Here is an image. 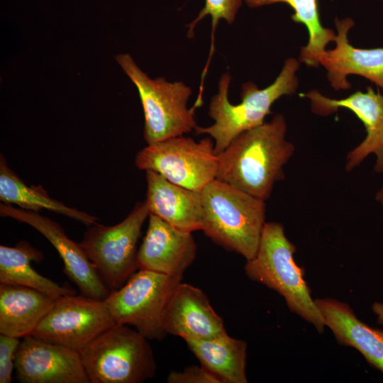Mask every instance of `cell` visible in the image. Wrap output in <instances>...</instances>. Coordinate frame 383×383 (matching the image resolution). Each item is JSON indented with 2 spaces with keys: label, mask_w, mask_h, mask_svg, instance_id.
Segmentation results:
<instances>
[{
  "label": "cell",
  "mask_w": 383,
  "mask_h": 383,
  "mask_svg": "<svg viewBox=\"0 0 383 383\" xmlns=\"http://www.w3.org/2000/svg\"><path fill=\"white\" fill-rule=\"evenodd\" d=\"M287 123L282 114L246 131L218 155L216 178L266 201L274 184L284 179V166L294 145L285 138Z\"/></svg>",
  "instance_id": "obj_1"
},
{
  "label": "cell",
  "mask_w": 383,
  "mask_h": 383,
  "mask_svg": "<svg viewBox=\"0 0 383 383\" xmlns=\"http://www.w3.org/2000/svg\"><path fill=\"white\" fill-rule=\"evenodd\" d=\"M201 231L246 260L257 253L265 222V201L215 179L201 192Z\"/></svg>",
  "instance_id": "obj_2"
},
{
  "label": "cell",
  "mask_w": 383,
  "mask_h": 383,
  "mask_svg": "<svg viewBox=\"0 0 383 383\" xmlns=\"http://www.w3.org/2000/svg\"><path fill=\"white\" fill-rule=\"evenodd\" d=\"M299 67V61L290 57L285 60L279 74L268 87L260 89L252 82L243 83L241 101L238 104L229 101L231 76L228 72L223 73L218 81V92L211 97L209 107V116L214 123L208 127L197 126L196 133H206L213 138L215 152L220 154L240 133L262 125L265 118L271 113L274 101L296 91Z\"/></svg>",
  "instance_id": "obj_3"
},
{
  "label": "cell",
  "mask_w": 383,
  "mask_h": 383,
  "mask_svg": "<svg viewBox=\"0 0 383 383\" xmlns=\"http://www.w3.org/2000/svg\"><path fill=\"white\" fill-rule=\"evenodd\" d=\"M296 246L287 238L282 224L266 222L255 257L244 270L249 279L261 283L282 296L289 310L323 333L325 318L311 298L304 279V270L294 259Z\"/></svg>",
  "instance_id": "obj_4"
},
{
  "label": "cell",
  "mask_w": 383,
  "mask_h": 383,
  "mask_svg": "<svg viewBox=\"0 0 383 383\" xmlns=\"http://www.w3.org/2000/svg\"><path fill=\"white\" fill-rule=\"evenodd\" d=\"M148 340L128 325L115 323L81 352L90 383H141L157 364Z\"/></svg>",
  "instance_id": "obj_5"
},
{
  "label": "cell",
  "mask_w": 383,
  "mask_h": 383,
  "mask_svg": "<svg viewBox=\"0 0 383 383\" xmlns=\"http://www.w3.org/2000/svg\"><path fill=\"white\" fill-rule=\"evenodd\" d=\"M116 60L138 89L148 145L183 135L196 128L195 110L187 108L192 94L189 86L182 81L168 82L164 77L151 79L128 53L117 55Z\"/></svg>",
  "instance_id": "obj_6"
},
{
  "label": "cell",
  "mask_w": 383,
  "mask_h": 383,
  "mask_svg": "<svg viewBox=\"0 0 383 383\" xmlns=\"http://www.w3.org/2000/svg\"><path fill=\"white\" fill-rule=\"evenodd\" d=\"M182 277L138 270L104 300L116 323L135 327L148 340L161 341L166 307Z\"/></svg>",
  "instance_id": "obj_7"
},
{
  "label": "cell",
  "mask_w": 383,
  "mask_h": 383,
  "mask_svg": "<svg viewBox=\"0 0 383 383\" xmlns=\"http://www.w3.org/2000/svg\"><path fill=\"white\" fill-rule=\"evenodd\" d=\"M148 217L145 201L138 202L120 223H96L84 233L80 245L110 292L121 288L138 270L137 244Z\"/></svg>",
  "instance_id": "obj_8"
},
{
  "label": "cell",
  "mask_w": 383,
  "mask_h": 383,
  "mask_svg": "<svg viewBox=\"0 0 383 383\" xmlns=\"http://www.w3.org/2000/svg\"><path fill=\"white\" fill-rule=\"evenodd\" d=\"M141 170L154 171L168 181L201 192L216 178L218 155L211 138L199 142L183 135L148 145L136 155Z\"/></svg>",
  "instance_id": "obj_9"
},
{
  "label": "cell",
  "mask_w": 383,
  "mask_h": 383,
  "mask_svg": "<svg viewBox=\"0 0 383 383\" xmlns=\"http://www.w3.org/2000/svg\"><path fill=\"white\" fill-rule=\"evenodd\" d=\"M115 323L104 300L72 294L56 299L31 335L80 353Z\"/></svg>",
  "instance_id": "obj_10"
},
{
  "label": "cell",
  "mask_w": 383,
  "mask_h": 383,
  "mask_svg": "<svg viewBox=\"0 0 383 383\" xmlns=\"http://www.w3.org/2000/svg\"><path fill=\"white\" fill-rule=\"evenodd\" d=\"M0 215L26 223L41 233L55 248L64 264V272L82 294L104 300L110 293L80 243L70 239L57 222L38 212L0 204Z\"/></svg>",
  "instance_id": "obj_11"
},
{
  "label": "cell",
  "mask_w": 383,
  "mask_h": 383,
  "mask_svg": "<svg viewBox=\"0 0 383 383\" xmlns=\"http://www.w3.org/2000/svg\"><path fill=\"white\" fill-rule=\"evenodd\" d=\"M301 96L309 99L311 111L320 116L331 115L340 108L353 111L363 123L367 135L348 152L345 170H353L368 155L374 154L377 157L374 170L377 173H383V94L367 87L365 92L357 91L341 99L326 97L316 89Z\"/></svg>",
  "instance_id": "obj_12"
},
{
  "label": "cell",
  "mask_w": 383,
  "mask_h": 383,
  "mask_svg": "<svg viewBox=\"0 0 383 383\" xmlns=\"http://www.w3.org/2000/svg\"><path fill=\"white\" fill-rule=\"evenodd\" d=\"M15 370L22 383H90L79 352L33 335L21 340Z\"/></svg>",
  "instance_id": "obj_13"
},
{
  "label": "cell",
  "mask_w": 383,
  "mask_h": 383,
  "mask_svg": "<svg viewBox=\"0 0 383 383\" xmlns=\"http://www.w3.org/2000/svg\"><path fill=\"white\" fill-rule=\"evenodd\" d=\"M196 253L197 245L191 232L179 230L149 214L146 234L138 250V270L182 277Z\"/></svg>",
  "instance_id": "obj_14"
},
{
  "label": "cell",
  "mask_w": 383,
  "mask_h": 383,
  "mask_svg": "<svg viewBox=\"0 0 383 383\" xmlns=\"http://www.w3.org/2000/svg\"><path fill=\"white\" fill-rule=\"evenodd\" d=\"M164 329L185 340L214 338L226 333L221 317L199 288L181 282L165 311Z\"/></svg>",
  "instance_id": "obj_15"
},
{
  "label": "cell",
  "mask_w": 383,
  "mask_h": 383,
  "mask_svg": "<svg viewBox=\"0 0 383 383\" xmlns=\"http://www.w3.org/2000/svg\"><path fill=\"white\" fill-rule=\"evenodd\" d=\"M336 46L326 50L319 63L327 70L331 85L335 90L349 89L352 85L347 79L349 74L365 77L383 90V48L362 49L353 47L348 34L354 26L351 18L335 20Z\"/></svg>",
  "instance_id": "obj_16"
},
{
  "label": "cell",
  "mask_w": 383,
  "mask_h": 383,
  "mask_svg": "<svg viewBox=\"0 0 383 383\" xmlns=\"http://www.w3.org/2000/svg\"><path fill=\"white\" fill-rule=\"evenodd\" d=\"M145 172V202L149 214L155 215L183 231L201 230L200 192L175 184L154 171Z\"/></svg>",
  "instance_id": "obj_17"
},
{
  "label": "cell",
  "mask_w": 383,
  "mask_h": 383,
  "mask_svg": "<svg viewBox=\"0 0 383 383\" xmlns=\"http://www.w3.org/2000/svg\"><path fill=\"white\" fill-rule=\"evenodd\" d=\"M315 302L338 343L355 348L383 373V330L361 321L346 303L330 298Z\"/></svg>",
  "instance_id": "obj_18"
},
{
  "label": "cell",
  "mask_w": 383,
  "mask_h": 383,
  "mask_svg": "<svg viewBox=\"0 0 383 383\" xmlns=\"http://www.w3.org/2000/svg\"><path fill=\"white\" fill-rule=\"evenodd\" d=\"M56 299L34 289L0 283V334L31 335Z\"/></svg>",
  "instance_id": "obj_19"
},
{
  "label": "cell",
  "mask_w": 383,
  "mask_h": 383,
  "mask_svg": "<svg viewBox=\"0 0 383 383\" xmlns=\"http://www.w3.org/2000/svg\"><path fill=\"white\" fill-rule=\"evenodd\" d=\"M201 365L216 376L221 383H247V344L225 334L186 342Z\"/></svg>",
  "instance_id": "obj_20"
},
{
  "label": "cell",
  "mask_w": 383,
  "mask_h": 383,
  "mask_svg": "<svg viewBox=\"0 0 383 383\" xmlns=\"http://www.w3.org/2000/svg\"><path fill=\"white\" fill-rule=\"evenodd\" d=\"M43 253L26 241L16 246H0V283L23 286L47 294L54 298L76 294L72 289L60 286L37 271L32 262H39Z\"/></svg>",
  "instance_id": "obj_21"
},
{
  "label": "cell",
  "mask_w": 383,
  "mask_h": 383,
  "mask_svg": "<svg viewBox=\"0 0 383 383\" xmlns=\"http://www.w3.org/2000/svg\"><path fill=\"white\" fill-rule=\"evenodd\" d=\"M0 200L6 204H16L21 209L39 212L46 209L79 221L88 227L96 223L97 218L86 212L70 208L52 198L40 186H28L0 157Z\"/></svg>",
  "instance_id": "obj_22"
},
{
  "label": "cell",
  "mask_w": 383,
  "mask_h": 383,
  "mask_svg": "<svg viewBox=\"0 0 383 383\" xmlns=\"http://www.w3.org/2000/svg\"><path fill=\"white\" fill-rule=\"evenodd\" d=\"M250 8H257L276 3H284L293 10L292 19L296 23L304 24L309 32V41L302 47L299 54V62L308 67H318L319 59L326 50V45L335 41V34L333 30L324 28L318 12V0H244Z\"/></svg>",
  "instance_id": "obj_23"
},
{
  "label": "cell",
  "mask_w": 383,
  "mask_h": 383,
  "mask_svg": "<svg viewBox=\"0 0 383 383\" xmlns=\"http://www.w3.org/2000/svg\"><path fill=\"white\" fill-rule=\"evenodd\" d=\"M243 4V0H205L204 8L199 13L198 16L187 27L189 28L187 36L192 38L196 25L205 16L211 18V43L209 56L204 69L203 74H206L209 68L211 58L214 52L215 30L218 22L223 19L228 24H231L235 18L238 10Z\"/></svg>",
  "instance_id": "obj_24"
},
{
  "label": "cell",
  "mask_w": 383,
  "mask_h": 383,
  "mask_svg": "<svg viewBox=\"0 0 383 383\" xmlns=\"http://www.w3.org/2000/svg\"><path fill=\"white\" fill-rule=\"evenodd\" d=\"M20 338L0 334V383H10Z\"/></svg>",
  "instance_id": "obj_25"
},
{
  "label": "cell",
  "mask_w": 383,
  "mask_h": 383,
  "mask_svg": "<svg viewBox=\"0 0 383 383\" xmlns=\"http://www.w3.org/2000/svg\"><path fill=\"white\" fill-rule=\"evenodd\" d=\"M167 383H221L213 374L201 365L187 367L182 371H172L167 377Z\"/></svg>",
  "instance_id": "obj_26"
},
{
  "label": "cell",
  "mask_w": 383,
  "mask_h": 383,
  "mask_svg": "<svg viewBox=\"0 0 383 383\" xmlns=\"http://www.w3.org/2000/svg\"><path fill=\"white\" fill-rule=\"evenodd\" d=\"M372 309L374 313H375L377 316V323L383 325V304L380 302H374L372 306Z\"/></svg>",
  "instance_id": "obj_27"
},
{
  "label": "cell",
  "mask_w": 383,
  "mask_h": 383,
  "mask_svg": "<svg viewBox=\"0 0 383 383\" xmlns=\"http://www.w3.org/2000/svg\"><path fill=\"white\" fill-rule=\"evenodd\" d=\"M375 199L383 206V185L376 193Z\"/></svg>",
  "instance_id": "obj_28"
},
{
  "label": "cell",
  "mask_w": 383,
  "mask_h": 383,
  "mask_svg": "<svg viewBox=\"0 0 383 383\" xmlns=\"http://www.w3.org/2000/svg\"><path fill=\"white\" fill-rule=\"evenodd\" d=\"M383 1V0H382Z\"/></svg>",
  "instance_id": "obj_29"
}]
</instances>
